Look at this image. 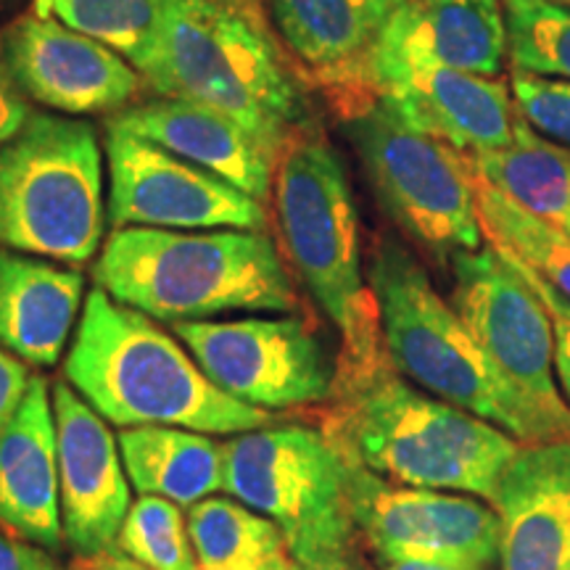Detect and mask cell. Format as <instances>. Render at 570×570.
Here are the masks:
<instances>
[{
  "mask_svg": "<svg viewBox=\"0 0 570 570\" xmlns=\"http://www.w3.org/2000/svg\"><path fill=\"white\" fill-rule=\"evenodd\" d=\"M336 360V386L320 428L346 460L402 487L494 502L525 444L415 386L391 365L386 348L365 360Z\"/></svg>",
  "mask_w": 570,
  "mask_h": 570,
  "instance_id": "6da1fadb",
  "label": "cell"
},
{
  "mask_svg": "<svg viewBox=\"0 0 570 570\" xmlns=\"http://www.w3.org/2000/svg\"><path fill=\"white\" fill-rule=\"evenodd\" d=\"M63 375L117 428L175 425L235 436L281 420L277 412L252 407L214 386L180 338L132 306L114 302L98 285L85 298Z\"/></svg>",
  "mask_w": 570,
  "mask_h": 570,
  "instance_id": "7a4b0ae2",
  "label": "cell"
},
{
  "mask_svg": "<svg viewBox=\"0 0 570 570\" xmlns=\"http://www.w3.org/2000/svg\"><path fill=\"white\" fill-rule=\"evenodd\" d=\"M367 283L389 362L428 394L502 428L520 444L570 441V417L539 407L499 373L452 302L402 240L383 235Z\"/></svg>",
  "mask_w": 570,
  "mask_h": 570,
  "instance_id": "3957f363",
  "label": "cell"
},
{
  "mask_svg": "<svg viewBox=\"0 0 570 570\" xmlns=\"http://www.w3.org/2000/svg\"><path fill=\"white\" fill-rule=\"evenodd\" d=\"M96 283L114 302L159 323H196L225 312L285 315L298 306L288 267L265 230L119 227L106 240Z\"/></svg>",
  "mask_w": 570,
  "mask_h": 570,
  "instance_id": "277c9868",
  "label": "cell"
},
{
  "mask_svg": "<svg viewBox=\"0 0 570 570\" xmlns=\"http://www.w3.org/2000/svg\"><path fill=\"white\" fill-rule=\"evenodd\" d=\"M275 204L291 265L341 333L338 356L365 360L383 348L377 306L362 267L360 214L346 167L325 140H298L283 156Z\"/></svg>",
  "mask_w": 570,
  "mask_h": 570,
  "instance_id": "5b68a950",
  "label": "cell"
},
{
  "mask_svg": "<svg viewBox=\"0 0 570 570\" xmlns=\"http://www.w3.org/2000/svg\"><path fill=\"white\" fill-rule=\"evenodd\" d=\"M142 77L161 96L235 119L273 156L304 111L273 48L217 0H169L159 53Z\"/></svg>",
  "mask_w": 570,
  "mask_h": 570,
  "instance_id": "8992f818",
  "label": "cell"
},
{
  "mask_svg": "<svg viewBox=\"0 0 570 570\" xmlns=\"http://www.w3.org/2000/svg\"><path fill=\"white\" fill-rule=\"evenodd\" d=\"M104 238V167L82 119L35 114L0 146V246L82 265Z\"/></svg>",
  "mask_w": 570,
  "mask_h": 570,
  "instance_id": "52a82bcc",
  "label": "cell"
},
{
  "mask_svg": "<svg viewBox=\"0 0 570 570\" xmlns=\"http://www.w3.org/2000/svg\"><path fill=\"white\" fill-rule=\"evenodd\" d=\"M225 491L283 531L288 558L309 562L360 547L348 460L323 428L288 423L225 441Z\"/></svg>",
  "mask_w": 570,
  "mask_h": 570,
  "instance_id": "ba28073f",
  "label": "cell"
},
{
  "mask_svg": "<svg viewBox=\"0 0 570 570\" xmlns=\"http://www.w3.org/2000/svg\"><path fill=\"white\" fill-rule=\"evenodd\" d=\"M344 130L399 230L439 262L483 246L475 175L460 151L412 130L381 96L354 111Z\"/></svg>",
  "mask_w": 570,
  "mask_h": 570,
  "instance_id": "9c48e42d",
  "label": "cell"
},
{
  "mask_svg": "<svg viewBox=\"0 0 570 570\" xmlns=\"http://www.w3.org/2000/svg\"><path fill=\"white\" fill-rule=\"evenodd\" d=\"M214 386L252 407L277 412L327 404L338 360L302 315L173 323Z\"/></svg>",
  "mask_w": 570,
  "mask_h": 570,
  "instance_id": "30bf717a",
  "label": "cell"
},
{
  "mask_svg": "<svg viewBox=\"0 0 570 570\" xmlns=\"http://www.w3.org/2000/svg\"><path fill=\"white\" fill-rule=\"evenodd\" d=\"M452 302L462 323L508 381L539 407L570 417L554 373L550 312L499 248L483 244L452 259Z\"/></svg>",
  "mask_w": 570,
  "mask_h": 570,
  "instance_id": "8fae6325",
  "label": "cell"
},
{
  "mask_svg": "<svg viewBox=\"0 0 570 570\" xmlns=\"http://www.w3.org/2000/svg\"><path fill=\"white\" fill-rule=\"evenodd\" d=\"M109 219L161 230H265V204L156 142L109 122Z\"/></svg>",
  "mask_w": 570,
  "mask_h": 570,
  "instance_id": "7c38bea8",
  "label": "cell"
},
{
  "mask_svg": "<svg viewBox=\"0 0 570 570\" xmlns=\"http://www.w3.org/2000/svg\"><path fill=\"white\" fill-rule=\"evenodd\" d=\"M348 504L375 558H431L487 568L499 560L497 510L458 491L402 487L348 460Z\"/></svg>",
  "mask_w": 570,
  "mask_h": 570,
  "instance_id": "4fadbf2b",
  "label": "cell"
},
{
  "mask_svg": "<svg viewBox=\"0 0 570 570\" xmlns=\"http://www.w3.org/2000/svg\"><path fill=\"white\" fill-rule=\"evenodd\" d=\"M508 42L502 0H407L346 71L354 69L373 90L412 69L499 77L510 59Z\"/></svg>",
  "mask_w": 570,
  "mask_h": 570,
  "instance_id": "5bb4252c",
  "label": "cell"
},
{
  "mask_svg": "<svg viewBox=\"0 0 570 570\" xmlns=\"http://www.w3.org/2000/svg\"><path fill=\"white\" fill-rule=\"evenodd\" d=\"M51 399L63 539L82 560H88L117 547L132 504V483L119 458V441L75 386L69 381H56Z\"/></svg>",
  "mask_w": 570,
  "mask_h": 570,
  "instance_id": "9a60e30c",
  "label": "cell"
},
{
  "mask_svg": "<svg viewBox=\"0 0 570 570\" xmlns=\"http://www.w3.org/2000/svg\"><path fill=\"white\" fill-rule=\"evenodd\" d=\"M3 53L19 88L63 114L119 109L140 85L138 71L122 56L40 13L6 32Z\"/></svg>",
  "mask_w": 570,
  "mask_h": 570,
  "instance_id": "2e32d148",
  "label": "cell"
},
{
  "mask_svg": "<svg viewBox=\"0 0 570 570\" xmlns=\"http://www.w3.org/2000/svg\"><path fill=\"white\" fill-rule=\"evenodd\" d=\"M412 130L431 135L454 151L481 154L515 140L518 109L510 85L454 69H412L375 90Z\"/></svg>",
  "mask_w": 570,
  "mask_h": 570,
  "instance_id": "e0dca14e",
  "label": "cell"
},
{
  "mask_svg": "<svg viewBox=\"0 0 570 570\" xmlns=\"http://www.w3.org/2000/svg\"><path fill=\"white\" fill-rule=\"evenodd\" d=\"M491 508L502 523L499 570H566L570 566V441L520 449Z\"/></svg>",
  "mask_w": 570,
  "mask_h": 570,
  "instance_id": "ac0fdd59",
  "label": "cell"
},
{
  "mask_svg": "<svg viewBox=\"0 0 570 570\" xmlns=\"http://www.w3.org/2000/svg\"><path fill=\"white\" fill-rule=\"evenodd\" d=\"M0 525L46 552H59L67 541L53 399L40 375H32L24 402L0 433Z\"/></svg>",
  "mask_w": 570,
  "mask_h": 570,
  "instance_id": "d6986e66",
  "label": "cell"
},
{
  "mask_svg": "<svg viewBox=\"0 0 570 570\" xmlns=\"http://www.w3.org/2000/svg\"><path fill=\"white\" fill-rule=\"evenodd\" d=\"M111 122L217 175L256 202L265 204L273 190L275 156L235 119L209 106L167 98L119 114Z\"/></svg>",
  "mask_w": 570,
  "mask_h": 570,
  "instance_id": "ffe728a7",
  "label": "cell"
},
{
  "mask_svg": "<svg viewBox=\"0 0 570 570\" xmlns=\"http://www.w3.org/2000/svg\"><path fill=\"white\" fill-rule=\"evenodd\" d=\"M80 273L0 252V346L35 367H53L80 312Z\"/></svg>",
  "mask_w": 570,
  "mask_h": 570,
  "instance_id": "44dd1931",
  "label": "cell"
},
{
  "mask_svg": "<svg viewBox=\"0 0 570 570\" xmlns=\"http://www.w3.org/2000/svg\"><path fill=\"white\" fill-rule=\"evenodd\" d=\"M127 479L138 494H154L190 508L225 489V449L206 433L175 425L119 431Z\"/></svg>",
  "mask_w": 570,
  "mask_h": 570,
  "instance_id": "7402d4cb",
  "label": "cell"
},
{
  "mask_svg": "<svg viewBox=\"0 0 570 570\" xmlns=\"http://www.w3.org/2000/svg\"><path fill=\"white\" fill-rule=\"evenodd\" d=\"M404 3L407 0H269V11L298 59L331 71L354 67Z\"/></svg>",
  "mask_w": 570,
  "mask_h": 570,
  "instance_id": "603a6c76",
  "label": "cell"
},
{
  "mask_svg": "<svg viewBox=\"0 0 570 570\" xmlns=\"http://www.w3.org/2000/svg\"><path fill=\"white\" fill-rule=\"evenodd\" d=\"M473 175L512 202L562 225L570 209V146L539 135L518 114L515 140L497 151L468 154Z\"/></svg>",
  "mask_w": 570,
  "mask_h": 570,
  "instance_id": "cb8c5ba5",
  "label": "cell"
},
{
  "mask_svg": "<svg viewBox=\"0 0 570 570\" xmlns=\"http://www.w3.org/2000/svg\"><path fill=\"white\" fill-rule=\"evenodd\" d=\"M185 523L202 568L240 570L288 558L283 531L273 520L235 499L206 497L190 504Z\"/></svg>",
  "mask_w": 570,
  "mask_h": 570,
  "instance_id": "d4e9b609",
  "label": "cell"
},
{
  "mask_svg": "<svg viewBox=\"0 0 570 570\" xmlns=\"http://www.w3.org/2000/svg\"><path fill=\"white\" fill-rule=\"evenodd\" d=\"M483 238L512 259L523 262L570 302V233L475 177Z\"/></svg>",
  "mask_w": 570,
  "mask_h": 570,
  "instance_id": "484cf974",
  "label": "cell"
},
{
  "mask_svg": "<svg viewBox=\"0 0 570 570\" xmlns=\"http://www.w3.org/2000/svg\"><path fill=\"white\" fill-rule=\"evenodd\" d=\"M38 13L98 40L146 75L159 53L169 0H38Z\"/></svg>",
  "mask_w": 570,
  "mask_h": 570,
  "instance_id": "4316f807",
  "label": "cell"
},
{
  "mask_svg": "<svg viewBox=\"0 0 570 570\" xmlns=\"http://www.w3.org/2000/svg\"><path fill=\"white\" fill-rule=\"evenodd\" d=\"M510 67L570 80V6L560 0H502Z\"/></svg>",
  "mask_w": 570,
  "mask_h": 570,
  "instance_id": "83f0119b",
  "label": "cell"
},
{
  "mask_svg": "<svg viewBox=\"0 0 570 570\" xmlns=\"http://www.w3.org/2000/svg\"><path fill=\"white\" fill-rule=\"evenodd\" d=\"M117 550L148 570H198L180 504L169 499L140 494L130 504Z\"/></svg>",
  "mask_w": 570,
  "mask_h": 570,
  "instance_id": "f1b7e54d",
  "label": "cell"
},
{
  "mask_svg": "<svg viewBox=\"0 0 570 570\" xmlns=\"http://www.w3.org/2000/svg\"><path fill=\"white\" fill-rule=\"evenodd\" d=\"M510 92L520 117L560 146H570V80L512 69Z\"/></svg>",
  "mask_w": 570,
  "mask_h": 570,
  "instance_id": "f546056e",
  "label": "cell"
},
{
  "mask_svg": "<svg viewBox=\"0 0 570 570\" xmlns=\"http://www.w3.org/2000/svg\"><path fill=\"white\" fill-rule=\"evenodd\" d=\"M504 256H508V254H504ZM508 259L520 269V275L529 281L531 288L537 291L541 302H544L547 312H550L552 331H554V373H558L560 391H562V396H566V402L570 407V302L560 294L558 288H552V285L547 283L544 277L533 273L531 267H525L523 262L512 259V256H508Z\"/></svg>",
  "mask_w": 570,
  "mask_h": 570,
  "instance_id": "4dcf8cb0",
  "label": "cell"
},
{
  "mask_svg": "<svg viewBox=\"0 0 570 570\" xmlns=\"http://www.w3.org/2000/svg\"><path fill=\"white\" fill-rule=\"evenodd\" d=\"M30 383L32 373L27 367V362H21L19 356H13L0 346V433L11 423V417L17 415Z\"/></svg>",
  "mask_w": 570,
  "mask_h": 570,
  "instance_id": "1f68e13d",
  "label": "cell"
},
{
  "mask_svg": "<svg viewBox=\"0 0 570 570\" xmlns=\"http://www.w3.org/2000/svg\"><path fill=\"white\" fill-rule=\"evenodd\" d=\"M27 119H30L27 106L21 104V98L11 88L9 77L0 69V146H6L24 127Z\"/></svg>",
  "mask_w": 570,
  "mask_h": 570,
  "instance_id": "d6a6232c",
  "label": "cell"
},
{
  "mask_svg": "<svg viewBox=\"0 0 570 570\" xmlns=\"http://www.w3.org/2000/svg\"><path fill=\"white\" fill-rule=\"evenodd\" d=\"M80 566L85 570H148V568H142L140 562L127 558L125 552H119L117 547H114V550H109V552H104V554H96V558L82 560ZM198 570H209V568H198ZM240 570H291V558H281V560L265 562V566L240 568Z\"/></svg>",
  "mask_w": 570,
  "mask_h": 570,
  "instance_id": "836d02e7",
  "label": "cell"
},
{
  "mask_svg": "<svg viewBox=\"0 0 570 570\" xmlns=\"http://www.w3.org/2000/svg\"><path fill=\"white\" fill-rule=\"evenodd\" d=\"M377 560V570H487L479 566H468V562H452V560H431V558H386L381 554Z\"/></svg>",
  "mask_w": 570,
  "mask_h": 570,
  "instance_id": "e575fe53",
  "label": "cell"
},
{
  "mask_svg": "<svg viewBox=\"0 0 570 570\" xmlns=\"http://www.w3.org/2000/svg\"><path fill=\"white\" fill-rule=\"evenodd\" d=\"M291 570H373L362 560L360 550L344 552V554H331V558H320L309 562H294L291 560Z\"/></svg>",
  "mask_w": 570,
  "mask_h": 570,
  "instance_id": "d590c367",
  "label": "cell"
},
{
  "mask_svg": "<svg viewBox=\"0 0 570 570\" xmlns=\"http://www.w3.org/2000/svg\"><path fill=\"white\" fill-rule=\"evenodd\" d=\"M21 560H24V570H85L80 568H61L56 566L51 552L40 550V547L35 544H27V541H21Z\"/></svg>",
  "mask_w": 570,
  "mask_h": 570,
  "instance_id": "8d00e7d4",
  "label": "cell"
},
{
  "mask_svg": "<svg viewBox=\"0 0 570 570\" xmlns=\"http://www.w3.org/2000/svg\"><path fill=\"white\" fill-rule=\"evenodd\" d=\"M0 570H24L21 560V541H13L0 533Z\"/></svg>",
  "mask_w": 570,
  "mask_h": 570,
  "instance_id": "74e56055",
  "label": "cell"
},
{
  "mask_svg": "<svg viewBox=\"0 0 570 570\" xmlns=\"http://www.w3.org/2000/svg\"><path fill=\"white\" fill-rule=\"evenodd\" d=\"M562 227H566V230L570 233V209H568V214H566V219H562Z\"/></svg>",
  "mask_w": 570,
  "mask_h": 570,
  "instance_id": "f35d334b",
  "label": "cell"
},
{
  "mask_svg": "<svg viewBox=\"0 0 570 570\" xmlns=\"http://www.w3.org/2000/svg\"><path fill=\"white\" fill-rule=\"evenodd\" d=\"M560 3H568L570 6V0H560Z\"/></svg>",
  "mask_w": 570,
  "mask_h": 570,
  "instance_id": "ab89813d",
  "label": "cell"
},
{
  "mask_svg": "<svg viewBox=\"0 0 570 570\" xmlns=\"http://www.w3.org/2000/svg\"><path fill=\"white\" fill-rule=\"evenodd\" d=\"M566 570H570V566H568V568H566Z\"/></svg>",
  "mask_w": 570,
  "mask_h": 570,
  "instance_id": "60d3db41",
  "label": "cell"
}]
</instances>
